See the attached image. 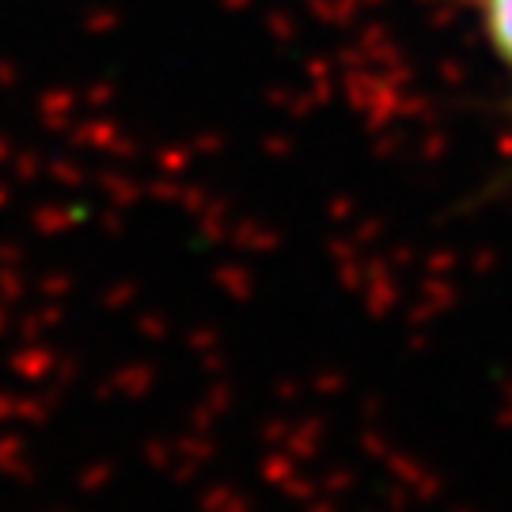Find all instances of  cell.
<instances>
[{
    "label": "cell",
    "instance_id": "cell-1",
    "mask_svg": "<svg viewBox=\"0 0 512 512\" xmlns=\"http://www.w3.org/2000/svg\"><path fill=\"white\" fill-rule=\"evenodd\" d=\"M482 19L497 61L512 76V0H482Z\"/></svg>",
    "mask_w": 512,
    "mask_h": 512
}]
</instances>
